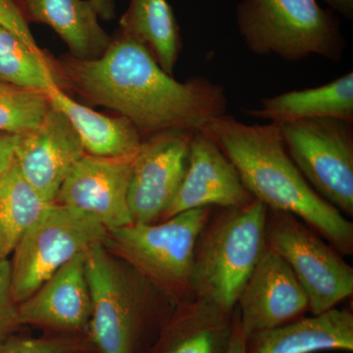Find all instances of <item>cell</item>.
<instances>
[{
    "label": "cell",
    "instance_id": "22",
    "mask_svg": "<svg viewBox=\"0 0 353 353\" xmlns=\"http://www.w3.org/2000/svg\"><path fill=\"white\" fill-rule=\"evenodd\" d=\"M51 203L28 183L14 159L0 175V259H8Z\"/></svg>",
    "mask_w": 353,
    "mask_h": 353
},
{
    "label": "cell",
    "instance_id": "10",
    "mask_svg": "<svg viewBox=\"0 0 353 353\" xmlns=\"http://www.w3.org/2000/svg\"><path fill=\"white\" fill-rule=\"evenodd\" d=\"M194 132L168 130L141 141L128 192L132 223L161 220L182 185Z\"/></svg>",
    "mask_w": 353,
    "mask_h": 353
},
{
    "label": "cell",
    "instance_id": "1",
    "mask_svg": "<svg viewBox=\"0 0 353 353\" xmlns=\"http://www.w3.org/2000/svg\"><path fill=\"white\" fill-rule=\"evenodd\" d=\"M61 83L131 121L141 137L168 130L199 131L226 115L224 88L202 77L182 83L164 71L143 44L122 32L97 59L62 58Z\"/></svg>",
    "mask_w": 353,
    "mask_h": 353
},
{
    "label": "cell",
    "instance_id": "29",
    "mask_svg": "<svg viewBox=\"0 0 353 353\" xmlns=\"http://www.w3.org/2000/svg\"><path fill=\"white\" fill-rule=\"evenodd\" d=\"M228 353H248V341L243 330H241L240 318L236 308H234V325L233 336H232L231 345Z\"/></svg>",
    "mask_w": 353,
    "mask_h": 353
},
{
    "label": "cell",
    "instance_id": "14",
    "mask_svg": "<svg viewBox=\"0 0 353 353\" xmlns=\"http://www.w3.org/2000/svg\"><path fill=\"white\" fill-rule=\"evenodd\" d=\"M85 154L68 118L51 105L43 122L17 134L15 162L28 183L48 202H54L72 167Z\"/></svg>",
    "mask_w": 353,
    "mask_h": 353
},
{
    "label": "cell",
    "instance_id": "15",
    "mask_svg": "<svg viewBox=\"0 0 353 353\" xmlns=\"http://www.w3.org/2000/svg\"><path fill=\"white\" fill-rule=\"evenodd\" d=\"M85 253L77 255L31 296L18 303L21 325L71 334L88 332L92 307L85 277Z\"/></svg>",
    "mask_w": 353,
    "mask_h": 353
},
{
    "label": "cell",
    "instance_id": "19",
    "mask_svg": "<svg viewBox=\"0 0 353 353\" xmlns=\"http://www.w3.org/2000/svg\"><path fill=\"white\" fill-rule=\"evenodd\" d=\"M246 114L271 123L331 118L353 123V73L320 87L292 90L260 101Z\"/></svg>",
    "mask_w": 353,
    "mask_h": 353
},
{
    "label": "cell",
    "instance_id": "3",
    "mask_svg": "<svg viewBox=\"0 0 353 353\" xmlns=\"http://www.w3.org/2000/svg\"><path fill=\"white\" fill-rule=\"evenodd\" d=\"M92 299L90 341L101 353H138L150 326L163 328L162 297H169L131 267L113 260L103 245L85 253ZM170 299V297H169Z\"/></svg>",
    "mask_w": 353,
    "mask_h": 353
},
{
    "label": "cell",
    "instance_id": "11",
    "mask_svg": "<svg viewBox=\"0 0 353 353\" xmlns=\"http://www.w3.org/2000/svg\"><path fill=\"white\" fill-rule=\"evenodd\" d=\"M136 155H85L70 170L54 202L94 216L108 231L132 224L128 192Z\"/></svg>",
    "mask_w": 353,
    "mask_h": 353
},
{
    "label": "cell",
    "instance_id": "4",
    "mask_svg": "<svg viewBox=\"0 0 353 353\" xmlns=\"http://www.w3.org/2000/svg\"><path fill=\"white\" fill-rule=\"evenodd\" d=\"M197 240L194 296L233 312L241 292L267 250V206L254 199L240 208H218Z\"/></svg>",
    "mask_w": 353,
    "mask_h": 353
},
{
    "label": "cell",
    "instance_id": "24",
    "mask_svg": "<svg viewBox=\"0 0 353 353\" xmlns=\"http://www.w3.org/2000/svg\"><path fill=\"white\" fill-rule=\"evenodd\" d=\"M50 108L48 92L0 83V132L22 134L32 131Z\"/></svg>",
    "mask_w": 353,
    "mask_h": 353
},
{
    "label": "cell",
    "instance_id": "28",
    "mask_svg": "<svg viewBox=\"0 0 353 353\" xmlns=\"http://www.w3.org/2000/svg\"><path fill=\"white\" fill-rule=\"evenodd\" d=\"M17 134H0V175L10 168L15 159Z\"/></svg>",
    "mask_w": 353,
    "mask_h": 353
},
{
    "label": "cell",
    "instance_id": "30",
    "mask_svg": "<svg viewBox=\"0 0 353 353\" xmlns=\"http://www.w3.org/2000/svg\"><path fill=\"white\" fill-rule=\"evenodd\" d=\"M94 4L99 17L104 20H111L115 18V4L114 0H90Z\"/></svg>",
    "mask_w": 353,
    "mask_h": 353
},
{
    "label": "cell",
    "instance_id": "25",
    "mask_svg": "<svg viewBox=\"0 0 353 353\" xmlns=\"http://www.w3.org/2000/svg\"><path fill=\"white\" fill-rule=\"evenodd\" d=\"M90 350L88 341L78 336L0 340V353H83Z\"/></svg>",
    "mask_w": 353,
    "mask_h": 353
},
{
    "label": "cell",
    "instance_id": "16",
    "mask_svg": "<svg viewBox=\"0 0 353 353\" xmlns=\"http://www.w3.org/2000/svg\"><path fill=\"white\" fill-rule=\"evenodd\" d=\"M234 325V310L192 297L176 304L150 353H228Z\"/></svg>",
    "mask_w": 353,
    "mask_h": 353
},
{
    "label": "cell",
    "instance_id": "26",
    "mask_svg": "<svg viewBox=\"0 0 353 353\" xmlns=\"http://www.w3.org/2000/svg\"><path fill=\"white\" fill-rule=\"evenodd\" d=\"M11 268L8 259H0V340L20 326L18 304L11 292Z\"/></svg>",
    "mask_w": 353,
    "mask_h": 353
},
{
    "label": "cell",
    "instance_id": "6",
    "mask_svg": "<svg viewBox=\"0 0 353 353\" xmlns=\"http://www.w3.org/2000/svg\"><path fill=\"white\" fill-rule=\"evenodd\" d=\"M239 31L254 54L287 61L317 55L341 61L345 41L340 22L316 0H243L236 8Z\"/></svg>",
    "mask_w": 353,
    "mask_h": 353
},
{
    "label": "cell",
    "instance_id": "21",
    "mask_svg": "<svg viewBox=\"0 0 353 353\" xmlns=\"http://www.w3.org/2000/svg\"><path fill=\"white\" fill-rule=\"evenodd\" d=\"M120 28L123 34L143 44L159 66L173 76L182 39L167 0H131Z\"/></svg>",
    "mask_w": 353,
    "mask_h": 353
},
{
    "label": "cell",
    "instance_id": "31",
    "mask_svg": "<svg viewBox=\"0 0 353 353\" xmlns=\"http://www.w3.org/2000/svg\"><path fill=\"white\" fill-rule=\"evenodd\" d=\"M327 2L330 7L345 16L347 19H352L353 0H323Z\"/></svg>",
    "mask_w": 353,
    "mask_h": 353
},
{
    "label": "cell",
    "instance_id": "17",
    "mask_svg": "<svg viewBox=\"0 0 353 353\" xmlns=\"http://www.w3.org/2000/svg\"><path fill=\"white\" fill-rule=\"evenodd\" d=\"M248 353L353 352V313L334 307L310 317L297 318L282 326L253 334Z\"/></svg>",
    "mask_w": 353,
    "mask_h": 353
},
{
    "label": "cell",
    "instance_id": "2",
    "mask_svg": "<svg viewBox=\"0 0 353 353\" xmlns=\"http://www.w3.org/2000/svg\"><path fill=\"white\" fill-rule=\"evenodd\" d=\"M199 131L212 137L255 199L303 221L341 255L352 254V221L311 188L290 158L278 124L248 125L223 115Z\"/></svg>",
    "mask_w": 353,
    "mask_h": 353
},
{
    "label": "cell",
    "instance_id": "9",
    "mask_svg": "<svg viewBox=\"0 0 353 353\" xmlns=\"http://www.w3.org/2000/svg\"><path fill=\"white\" fill-rule=\"evenodd\" d=\"M309 185L345 217L353 215V123L331 118L278 124Z\"/></svg>",
    "mask_w": 353,
    "mask_h": 353
},
{
    "label": "cell",
    "instance_id": "7",
    "mask_svg": "<svg viewBox=\"0 0 353 353\" xmlns=\"http://www.w3.org/2000/svg\"><path fill=\"white\" fill-rule=\"evenodd\" d=\"M108 231L94 216L52 202L14 250L11 292L16 303L31 296L77 255L104 245Z\"/></svg>",
    "mask_w": 353,
    "mask_h": 353
},
{
    "label": "cell",
    "instance_id": "20",
    "mask_svg": "<svg viewBox=\"0 0 353 353\" xmlns=\"http://www.w3.org/2000/svg\"><path fill=\"white\" fill-rule=\"evenodd\" d=\"M51 105L68 118L85 153L99 157H134L141 148V134L127 118L108 117L72 99L61 88L48 92Z\"/></svg>",
    "mask_w": 353,
    "mask_h": 353
},
{
    "label": "cell",
    "instance_id": "27",
    "mask_svg": "<svg viewBox=\"0 0 353 353\" xmlns=\"http://www.w3.org/2000/svg\"><path fill=\"white\" fill-rule=\"evenodd\" d=\"M0 27L10 32L32 50L43 51L34 41L17 0H0Z\"/></svg>",
    "mask_w": 353,
    "mask_h": 353
},
{
    "label": "cell",
    "instance_id": "13",
    "mask_svg": "<svg viewBox=\"0 0 353 353\" xmlns=\"http://www.w3.org/2000/svg\"><path fill=\"white\" fill-rule=\"evenodd\" d=\"M254 199L212 137L199 130L192 132L182 185L160 221L190 209L243 208Z\"/></svg>",
    "mask_w": 353,
    "mask_h": 353
},
{
    "label": "cell",
    "instance_id": "8",
    "mask_svg": "<svg viewBox=\"0 0 353 353\" xmlns=\"http://www.w3.org/2000/svg\"><path fill=\"white\" fill-rule=\"evenodd\" d=\"M266 245L294 272L309 301V312L336 307L353 294V269L343 255L296 216L267 210Z\"/></svg>",
    "mask_w": 353,
    "mask_h": 353
},
{
    "label": "cell",
    "instance_id": "23",
    "mask_svg": "<svg viewBox=\"0 0 353 353\" xmlns=\"http://www.w3.org/2000/svg\"><path fill=\"white\" fill-rule=\"evenodd\" d=\"M0 83L48 92L61 88L55 65L0 27Z\"/></svg>",
    "mask_w": 353,
    "mask_h": 353
},
{
    "label": "cell",
    "instance_id": "18",
    "mask_svg": "<svg viewBox=\"0 0 353 353\" xmlns=\"http://www.w3.org/2000/svg\"><path fill=\"white\" fill-rule=\"evenodd\" d=\"M27 20L50 26L68 46L70 57H101L111 43L90 0H17Z\"/></svg>",
    "mask_w": 353,
    "mask_h": 353
},
{
    "label": "cell",
    "instance_id": "5",
    "mask_svg": "<svg viewBox=\"0 0 353 353\" xmlns=\"http://www.w3.org/2000/svg\"><path fill=\"white\" fill-rule=\"evenodd\" d=\"M213 208L190 209L155 223L108 231L104 248L176 304L194 297L192 269L197 240Z\"/></svg>",
    "mask_w": 353,
    "mask_h": 353
},
{
    "label": "cell",
    "instance_id": "12",
    "mask_svg": "<svg viewBox=\"0 0 353 353\" xmlns=\"http://www.w3.org/2000/svg\"><path fill=\"white\" fill-rule=\"evenodd\" d=\"M246 340L282 326L309 310L307 294L280 255L265 250L236 305Z\"/></svg>",
    "mask_w": 353,
    "mask_h": 353
}]
</instances>
